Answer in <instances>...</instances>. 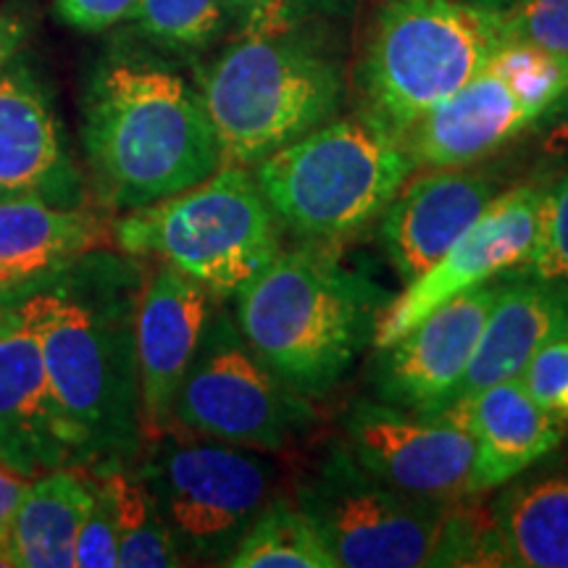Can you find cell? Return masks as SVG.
<instances>
[{
  "mask_svg": "<svg viewBox=\"0 0 568 568\" xmlns=\"http://www.w3.org/2000/svg\"><path fill=\"white\" fill-rule=\"evenodd\" d=\"M84 287L24 301L38 332L42 364L61 435L74 466L95 468L140 450V382L134 311L142 287L130 266H92Z\"/></svg>",
  "mask_w": 568,
  "mask_h": 568,
  "instance_id": "cell-1",
  "label": "cell"
},
{
  "mask_svg": "<svg viewBox=\"0 0 568 568\" xmlns=\"http://www.w3.org/2000/svg\"><path fill=\"white\" fill-rule=\"evenodd\" d=\"M82 138L98 197L111 211L172 197L224 166L201 92L145 59H111L95 69Z\"/></svg>",
  "mask_w": 568,
  "mask_h": 568,
  "instance_id": "cell-2",
  "label": "cell"
},
{
  "mask_svg": "<svg viewBox=\"0 0 568 568\" xmlns=\"http://www.w3.org/2000/svg\"><path fill=\"white\" fill-rule=\"evenodd\" d=\"M393 297L324 245L282 251L237 293L247 345L297 395H324L372 343Z\"/></svg>",
  "mask_w": 568,
  "mask_h": 568,
  "instance_id": "cell-3",
  "label": "cell"
},
{
  "mask_svg": "<svg viewBox=\"0 0 568 568\" xmlns=\"http://www.w3.org/2000/svg\"><path fill=\"white\" fill-rule=\"evenodd\" d=\"M201 101L222 161L251 169L335 116L343 74L301 30L245 32L203 71Z\"/></svg>",
  "mask_w": 568,
  "mask_h": 568,
  "instance_id": "cell-4",
  "label": "cell"
},
{
  "mask_svg": "<svg viewBox=\"0 0 568 568\" xmlns=\"http://www.w3.org/2000/svg\"><path fill=\"white\" fill-rule=\"evenodd\" d=\"M508 40L503 11L466 0H387L358 69L361 119L403 142Z\"/></svg>",
  "mask_w": 568,
  "mask_h": 568,
  "instance_id": "cell-5",
  "label": "cell"
},
{
  "mask_svg": "<svg viewBox=\"0 0 568 568\" xmlns=\"http://www.w3.org/2000/svg\"><path fill=\"white\" fill-rule=\"evenodd\" d=\"M113 243L180 268L213 297H230L282 253V224L251 169L224 163L209 180L126 213Z\"/></svg>",
  "mask_w": 568,
  "mask_h": 568,
  "instance_id": "cell-6",
  "label": "cell"
},
{
  "mask_svg": "<svg viewBox=\"0 0 568 568\" xmlns=\"http://www.w3.org/2000/svg\"><path fill=\"white\" fill-rule=\"evenodd\" d=\"M416 172L406 145L366 119L326 122L255 166L284 230L335 243L382 216Z\"/></svg>",
  "mask_w": 568,
  "mask_h": 568,
  "instance_id": "cell-7",
  "label": "cell"
},
{
  "mask_svg": "<svg viewBox=\"0 0 568 568\" xmlns=\"http://www.w3.org/2000/svg\"><path fill=\"white\" fill-rule=\"evenodd\" d=\"M182 558L224 566L272 497L274 468L247 447L169 429L140 466Z\"/></svg>",
  "mask_w": 568,
  "mask_h": 568,
  "instance_id": "cell-8",
  "label": "cell"
},
{
  "mask_svg": "<svg viewBox=\"0 0 568 568\" xmlns=\"http://www.w3.org/2000/svg\"><path fill=\"white\" fill-rule=\"evenodd\" d=\"M337 568L429 566L447 503L410 497L385 485L355 460L347 445H332L297 487Z\"/></svg>",
  "mask_w": 568,
  "mask_h": 568,
  "instance_id": "cell-9",
  "label": "cell"
},
{
  "mask_svg": "<svg viewBox=\"0 0 568 568\" xmlns=\"http://www.w3.org/2000/svg\"><path fill=\"white\" fill-rule=\"evenodd\" d=\"M308 418L303 395L264 364L224 308H213L176 395L174 424L247 450H280Z\"/></svg>",
  "mask_w": 568,
  "mask_h": 568,
  "instance_id": "cell-10",
  "label": "cell"
},
{
  "mask_svg": "<svg viewBox=\"0 0 568 568\" xmlns=\"http://www.w3.org/2000/svg\"><path fill=\"white\" fill-rule=\"evenodd\" d=\"M345 445L368 474L410 497L453 503L471 495L474 439L447 410L424 416L358 400L345 418Z\"/></svg>",
  "mask_w": 568,
  "mask_h": 568,
  "instance_id": "cell-11",
  "label": "cell"
},
{
  "mask_svg": "<svg viewBox=\"0 0 568 568\" xmlns=\"http://www.w3.org/2000/svg\"><path fill=\"white\" fill-rule=\"evenodd\" d=\"M542 195L545 187L537 184H518L497 193L471 230L435 266L408 282L403 293L387 303L374 332L376 351L393 345L432 311L466 290L514 272L535 243Z\"/></svg>",
  "mask_w": 568,
  "mask_h": 568,
  "instance_id": "cell-12",
  "label": "cell"
},
{
  "mask_svg": "<svg viewBox=\"0 0 568 568\" xmlns=\"http://www.w3.org/2000/svg\"><path fill=\"white\" fill-rule=\"evenodd\" d=\"M500 276L477 284L432 311L374 361L376 397L387 406L437 416L450 408L481 329L493 311Z\"/></svg>",
  "mask_w": 568,
  "mask_h": 568,
  "instance_id": "cell-13",
  "label": "cell"
},
{
  "mask_svg": "<svg viewBox=\"0 0 568 568\" xmlns=\"http://www.w3.org/2000/svg\"><path fill=\"white\" fill-rule=\"evenodd\" d=\"M211 293L193 276L163 264L142 284L134 311L142 439L174 429V403L201 345Z\"/></svg>",
  "mask_w": 568,
  "mask_h": 568,
  "instance_id": "cell-14",
  "label": "cell"
},
{
  "mask_svg": "<svg viewBox=\"0 0 568 568\" xmlns=\"http://www.w3.org/2000/svg\"><path fill=\"white\" fill-rule=\"evenodd\" d=\"M497 184L485 172L429 169L408 180L382 213L379 243L389 266L403 284L414 282L426 268L471 230L495 201Z\"/></svg>",
  "mask_w": 568,
  "mask_h": 568,
  "instance_id": "cell-15",
  "label": "cell"
},
{
  "mask_svg": "<svg viewBox=\"0 0 568 568\" xmlns=\"http://www.w3.org/2000/svg\"><path fill=\"white\" fill-rule=\"evenodd\" d=\"M0 466L34 479L74 466L24 305L0 311Z\"/></svg>",
  "mask_w": 568,
  "mask_h": 568,
  "instance_id": "cell-16",
  "label": "cell"
},
{
  "mask_svg": "<svg viewBox=\"0 0 568 568\" xmlns=\"http://www.w3.org/2000/svg\"><path fill=\"white\" fill-rule=\"evenodd\" d=\"M0 193L82 205L84 182L63 151L55 113L27 63L0 71Z\"/></svg>",
  "mask_w": 568,
  "mask_h": 568,
  "instance_id": "cell-17",
  "label": "cell"
},
{
  "mask_svg": "<svg viewBox=\"0 0 568 568\" xmlns=\"http://www.w3.org/2000/svg\"><path fill=\"white\" fill-rule=\"evenodd\" d=\"M445 410L474 439L471 495L495 493L566 439V424L539 406L518 379L497 382Z\"/></svg>",
  "mask_w": 568,
  "mask_h": 568,
  "instance_id": "cell-18",
  "label": "cell"
},
{
  "mask_svg": "<svg viewBox=\"0 0 568 568\" xmlns=\"http://www.w3.org/2000/svg\"><path fill=\"white\" fill-rule=\"evenodd\" d=\"M531 124L535 116L527 105L493 69H485L426 111L403 145L416 169H458L495 153Z\"/></svg>",
  "mask_w": 568,
  "mask_h": 568,
  "instance_id": "cell-19",
  "label": "cell"
},
{
  "mask_svg": "<svg viewBox=\"0 0 568 568\" xmlns=\"http://www.w3.org/2000/svg\"><path fill=\"white\" fill-rule=\"evenodd\" d=\"M500 274L493 311L453 403L497 382L518 379L531 355L552 339L568 337V301L542 282L518 272ZM450 403V406H453Z\"/></svg>",
  "mask_w": 568,
  "mask_h": 568,
  "instance_id": "cell-20",
  "label": "cell"
},
{
  "mask_svg": "<svg viewBox=\"0 0 568 568\" xmlns=\"http://www.w3.org/2000/svg\"><path fill=\"white\" fill-rule=\"evenodd\" d=\"M111 232L82 205H55L40 195H0V290L61 272L109 245Z\"/></svg>",
  "mask_w": 568,
  "mask_h": 568,
  "instance_id": "cell-21",
  "label": "cell"
},
{
  "mask_svg": "<svg viewBox=\"0 0 568 568\" xmlns=\"http://www.w3.org/2000/svg\"><path fill=\"white\" fill-rule=\"evenodd\" d=\"M495 493L489 514L510 566L568 568V450L556 447Z\"/></svg>",
  "mask_w": 568,
  "mask_h": 568,
  "instance_id": "cell-22",
  "label": "cell"
},
{
  "mask_svg": "<svg viewBox=\"0 0 568 568\" xmlns=\"http://www.w3.org/2000/svg\"><path fill=\"white\" fill-rule=\"evenodd\" d=\"M92 506V477L63 466L30 479L11 524L13 564L21 568H74V545Z\"/></svg>",
  "mask_w": 568,
  "mask_h": 568,
  "instance_id": "cell-23",
  "label": "cell"
},
{
  "mask_svg": "<svg viewBox=\"0 0 568 568\" xmlns=\"http://www.w3.org/2000/svg\"><path fill=\"white\" fill-rule=\"evenodd\" d=\"M111 497L119 539V568L182 566V552L151 487L124 460L90 468Z\"/></svg>",
  "mask_w": 568,
  "mask_h": 568,
  "instance_id": "cell-24",
  "label": "cell"
},
{
  "mask_svg": "<svg viewBox=\"0 0 568 568\" xmlns=\"http://www.w3.org/2000/svg\"><path fill=\"white\" fill-rule=\"evenodd\" d=\"M224 566L232 568H337L326 542L308 514L287 500L272 495Z\"/></svg>",
  "mask_w": 568,
  "mask_h": 568,
  "instance_id": "cell-25",
  "label": "cell"
},
{
  "mask_svg": "<svg viewBox=\"0 0 568 568\" xmlns=\"http://www.w3.org/2000/svg\"><path fill=\"white\" fill-rule=\"evenodd\" d=\"M487 69L514 90L535 122L568 90V53L548 51L527 40L503 42Z\"/></svg>",
  "mask_w": 568,
  "mask_h": 568,
  "instance_id": "cell-26",
  "label": "cell"
},
{
  "mask_svg": "<svg viewBox=\"0 0 568 568\" xmlns=\"http://www.w3.org/2000/svg\"><path fill=\"white\" fill-rule=\"evenodd\" d=\"M232 17L226 0H138V30L172 48H203L216 40Z\"/></svg>",
  "mask_w": 568,
  "mask_h": 568,
  "instance_id": "cell-27",
  "label": "cell"
},
{
  "mask_svg": "<svg viewBox=\"0 0 568 568\" xmlns=\"http://www.w3.org/2000/svg\"><path fill=\"white\" fill-rule=\"evenodd\" d=\"M474 497L477 495L447 503L429 566H510L493 514L487 508L481 516Z\"/></svg>",
  "mask_w": 568,
  "mask_h": 568,
  "instance_id": "cell-28",
  "label": "cell"
},
{
  "mask_svg": "<svg viewBox=\"0 0 568 568\" xmlns=\"http://www.w3.org/2000/svg\"><path fill=\"white\" fill-rule=\"evenodd\" d=\"M514 272L542 282L568 301V172L545 187L535 243Z\"/></svg>",
  "mask_w": 568,
  "mask_h": 568,
  "instance_id": "cell-29",
  "label": "cell"
},
{
  "mask_svg": "<svg viewBox=\"0 0 568 568\" xmlns=\"http://www.w3.org/2000/svg\"><path fill=\"white\" fill-rule=\"evenodd\" d=\"M518 382L550 416L568 424V337L539 347Z\"/></svg>",
  "mask_w": 568,
  "mask_h": 568,
  "instance_id": "cell-30",
  "label": "cell"
},
{
  "mask_svg": "<svg viewBox=\"0 0 568 568\" xmlns=\"http://www.w3.org/2000/svg\"><path fill=\"white\" fill-rule=\"evenodd\" d=\"M232 17L245 21V32L301 30L311 19L339 13L345 0H226Z\"/></svg>",
  "mask_w": 568,
  "mask_h": 568,
  "instance_id": "cell-31",
  "label": "cell"
},
{
  "mask_svg": "<svg viewBox=\"0 0 568 568\" xmlns=\"http://www.w3.org/2000/svg\"><path fill=\"white\" fill-rule=\"evenodd\" d=\"M90 477L92 506L88 510V516H84L80 535H77L74 568H119V539L116 521H113L111 497L95 474L90 471Z\"/></svg>",
  "mask_w": 568,
  "mask_h": 568,
  "instance_id": "cell-32",
  "label": "cell"
},
{
  "mask_svg": "<svg viewBox=\"0 0 568 568\" xmlns=\"http://www.w3.org/2000/svg\"><path fill=\"white\" fill-rule=\"evenodd\" d=\"M510 40H527L568 53V0H518L503 11Z\"/></svg>",
  "mask_w": 568,
  "mask_h": 568,
  "instance_id": "cell-33",
  "label": "cell"
},
{
  "mask_svg": "<svg viewBox=\"0 0 568 568\" xmlns=\"http://www.w3.org/2000/svg\"><path fill=\"white\" fill-rule=\"evenodd\" d=\"M138 0H55V11L82 32H103L132 17Z\"/></svg>",
  "mask_w": 568,
  "mask_h": 568,
  "instance_id": "cell-34",
  "label": "cell"
},
{
  "mask_svg": "<svg viewBox=\"0 0 568 568\" xmlns=\"http://www.w3.org/2000/svg\"><path fill=\"white\" fill-rule=\"evenodd\" d=\"M531 126L537 130L539 153L545 159H568V90Z\"/></svg>",
  "mask_w": 568,
  "mask_h": 568,
  "instance_id": "cell-35",
  "label": "cell"
},
{
  "mask_svg": "<svg viewBox=\"0 0 568 568\" xmlns=\"http://www.w3.org/2000/svg\"><path fill=\"white\" fill-rule=\"evenodd\" d=\"M30 30L32 21L24 9H19V6L0 9V71L9 67L13 55L19 53Z\"/></svg>",
  "mask_w": 568,
  "mask_h": 568,
  "instance_id": "cell-36",
  "label": "cell"
},
{
  "mask_svg": "<svg viewBox=\"0 0 568 568\" xmlns=\"http://www.w3.org/2000/svg\"><path fill=\"white\" fill-rule=\"evenodd\" d=\"M30 479L0 466V542L11 545V524Z\"/></svg>",
  "mask_w": 568,
  "mask_h": 568,
  "instance_id": "cell-37",
  "label": "cell"
},
{
  "mask_svg": "<svg viewBox=\"0 0 568 568\" xmlns=\"http://www.w3.org/2000/svg\"><path fill=\"white\" fill-rule=\"evenodd\" d=\"M466 3L479 6V9H487V11H508L510 6L518 3V0H466Z\"/></svg>",
  "mask_w": 568,
  "mask_h": 568,
  "instance_id": "cell-38",
  "label": "cell"
},
{
  "mask_svg": "<svg viewBox=\"0 0 568 568\" xmlns=\"http://www.w3.org/2000/svg\"><path fill=\"white\" fill-rule=\"evenodd\" d=\"M11 566H17V564H13L11 545H3V542H0V568H11Z\"/></svg>",
  "mask_w": 568,
  "mask_h": 568,
  "instance_id": "cell-39",
  "label": "cell"
},
{
  "mask_svg": "<svg viewBox=\"0 0 568 568\" xmlns=\"http://www.w3.org/2000/svg\"><path fill=\"white\" fill-rule=\"evenodd\" d=\"M0 195H6V193H0Z\"/></svg>",
  "mask_w": 568,
  "mask_h": 568,
  "instance_id": "cell-40",
  "label": "cell"
},
{
  "mask_svg": "<svg viewBox=\"0 0 568 568\" xmlns=\"http://www.w3.org/2000/svg\"><path fill=\"white\" fill-rule=\"evenodd\" d=\"M0 293H3V290H0Z\"/></svg>",
  "mask_w": 568,
  "mask_h": 568,
  "instance_id": "cell-41",
  "label": "cell"
}]
</instances>
